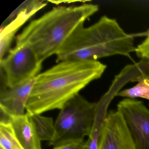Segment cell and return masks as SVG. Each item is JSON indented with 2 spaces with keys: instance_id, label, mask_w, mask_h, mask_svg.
Wrapping results in <instances>:
<instances>
[{
  "instance_id": "obj_1",
  "label": "cell",
  "mask_w": 149,
  "mask_h": 149,
  "mask_svg": "<svg viewBox=\"0 0 149 149\" xmlns=\"http://www.w3.org/2000/svg\"><path fill=\"white\" fill-rule=\"evenodd\" d=\"M106 68L98 61L57 63L36 77L26 112L32 116L61 109L88 84L101 78Z\"/></svg>"
},
{
  "instance_id": "obj_2",
  "label": "cell",
  "mask_w": 149,
  "mask_h": 149,
  "mask_svg": "<svg viewBox=\"0 0 149 149\" xmlns=\"http://www.w3.org/2000/svg\"><path fill=\"white\" fill-rule=\"evenodd\" d=\"M136 48L132 35L126 33L116 19L104 15L89 26H79L56 53V62L129 56Z\"/></svg>"
},
{
  "instance_id": "obj_3",
  "label": "cell",
  "mask_w": 149,
  "mask_h": 149,
  "mask_svg": "<svg viewBox=\"0 0 149 149\" xmlns=\"http://www.w3.org/2000/svg\"><path fill=\"white\" fill-rule=\"evenodd\" d=\"M98 9L92 4L54 8L31 22L16 36L15 45H28L43 62L56 55L73 32Z\"/></svg>"
},
{
  "instance_id": "obj_4",
  "label": "cell",
  "mask_w": 149,
  "mask_h": 149,
  "mask_svg": "<svg viewBox=\"0 0 149 149\" xmlns=\"http://www.w3.org/2000/svg\"><path fill=\"white\" fill-rule=\"evenodd\" d=\"M97 108V103L89 102L79 94L70 99L60 109L49 145L84 141L92 130Z\"/></svg>"
},
{
  "instance_id": "obj_5",
  "label": "cell",
  "mask_w": 149,
  "mask_h": 149,
  "mask_svg": "<svg viewBox=\"0 0 149 149\" xmlns=\"http://www.w3.org/2000/svg\"><path fill=\"white\" fill-rule=\"evenodd\" d=\"M42 64L33 48L25 44L15 45L0 60L1 70L8 87L35 78L40 74Z\"/></svg>"
},
{
  "instance_id": "obj_6",
  "label": "cell",
  "mask_w": 149,
  "mask_h": 149,
  "mask_svg": "<svg viewBox=\"0 0 149 149\" xmlns=\"http://www.w3.org/2000/svg\"><path fill=\"white\" fill-rule=\"evenodd\" d=\"M136 149H149V109L143 102L125 98L117 105Z\"/></svg>"
},
{
  "instance_id": "obj_7",
  "label": "cell",
  "mask_w": 149,
  "mask_h": 149,
  "mask_svg": "<svg viewBox=\"0 0 149 149\" xmlns=\"http://www.w3.org/2000/svg\"><path fill=\"white\" fill-rule=\"evenodd\" d=\"M98 149H136L125 121L117 111H111L102 123Z\"/></svg>"
},
{
  "instance_id": "obj_8",
  "label": "cell",
  "mask_w": 149,
  "mask_h": 149,
  "mask_svg": "<svg viewBox=\"0 0 149 149\" xmlns=\"http://www.w3.org/2000/svg\"><path fill=\"white\" fill-rule=\"evenodd\" d=\"M47 5L42 1H26L13 12L3 22L0 33V60L11 49L13 40L22 27Z\"/></svg>"
},
{
  "instance_id": "obj_9",
  "label": "cell",
  "mask_w": 149,
  "mask_h": 149,
  "mask_svg": "<svg viewBox=\"0 0 149 149\" xmlns=\"http://www.w3.org/2000/svg\"><path fill=\"white\" fill-rule=\"evenodd\" d=\"M35 78L8 87L0 93L1 112L8 117L24 115Z\"/></svg>"
},
{
  "instance_id": "obj_10",
  "label": "cell",
  "mask_w": 149,
  "mask_h": 149,
  "mask_svg": "<svg viewBox=\"0 0 149 149\" xmlns=\"http://www.w3.org/2000/svg\"><path fill=\"white\" fill-rule=\"evenodd\" d=\"M9 121L24 149H42L32 116L26 112L22 116L9 117Z\"/></svg>"
},
{
  "instance_id": "obj_11",
  "label": "cell",
  "mask_w": 149,
  "mask_h": 149,
  "mask_svg": "<svg viewBox=\"0 0 149 149\" xmlns=\"http://www.w3.org/2000/svg\"><path fill=\"white\" fill-rule=\"evenodd\" d=\"M0 149H24L9 121H1L0 123Z\"/></svg>"
},
{
  "instance_id": "obj_12",
  "label": "cell",
  "mask_w": 149,
  "mask_h": 149,
  "mask_svg": "<svg viewBox=\"0 0 149 149\" xmlns=\"http://www.w3.org/2000/svg\"><path fill=\"white\" fill-rule=\"evenodd\" d=\"M37 133L41 141H51L55 132L53 118L41 115L32 116Z\"/></svg>"
},
{
  "instance_id": "obj_13",
  "label": "cell",
  "mask_w": 149,
  "mask_h": 149,
  "mask_svg": "<svg viewBox=\"0 0 149 149\" xmlns=\"http://www.w3.org/2000/svg\"><path fill=\"white\" fill-rule=\"evenodd\" d=\"M116 96L131 99L144 98L149 101V77L146 76L140 78L136 85L118 92Z\"/></svg>"
},
{
  "instance_id": "obj_14",
  "label": "cell",
  "mask_w": 149,
  "mask_h": 149,
  "mask_svg": "<svg viewBox=\"0 0 149 149\" xmlns=\"http://www.w3.org/2000/svg\"><path fill=\"white\" fill-rule=\"evenodd\" d=\"M105 116L103 113V102H97L95 118L92 130L86 142L87 149H98L99 136L102 123Z\"/></svg>"
},
{
  "instance_id": "obj_15",
  "label": "cell",
  "mask_w": 149,
  "mask_h": 149,
  "mask_svg": "<svg viewBox=\"0 0 149 149\" xmlns=\"http://www.w3.org/2000/svg\"><path fill=\"white\" fill-rule=\"evenodd\" d=\"M135 53L138 57L149 62V30L144 40L136 47Z\"/></svg>"
},
{
  "instance_id": "obj_16",
  "label": "cell",
  "mask_w": 149,
  "mask_h": 149,
  "mask_svg": "<svg viewBox=\"0 0 149 149\" xmlns=\"http://www.w3.org/2000/svg\"><path fill=\"white\" fill-rule=\"evenodd\" d=\"M54 149H87L86 142L77 141L54 146Z\"/></svg>"
},
{
  "instance_id": "obj_17",
  "label": "cell",
  "mask_w": 149,
  "mask_h": 149,
  "mask_svg": "<svg viewBox=\"0 0 149 149\" xmlns=\"http://www.w3.org/2000/svg\"><path fill=\"white\" fill-rule=\"evenodd\" d=\"M147 77H149V74H148V75H147Z\"/></svg>"
},
{
  "instance_id": "obj_18",
  "label": "cell",
  "mask_w": 149,
  "mask_h": 149,
  "mask_svg": "<svg viewBox=\"0 0 149 149\" xmlns=\"http://www.w3.org/2000/svg\"></svg>"
}]
</instances>
